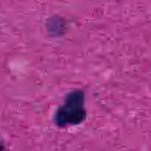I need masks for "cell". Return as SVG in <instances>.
Wrapping results in <instances>:
<instances>
[{
    "instance_id": "obj_1",
    "label": "cell",
    "mask_w": 151,
    "mask_h": 151,
    "mask_svg": "<svg viewBox=\"0 0 151 151\" xmlns=\"http://www.w3.org/2000/svg\"><path fill=\"white\" fill-rule=\"evenodd\" d=\"M87 116L85 108V93L77 89L66 94L64 103L59 106L54 115V122L59 128L78 125Z\"/></svg>"
},
{
    "instance_id": "obj_2",
    "label": "cell",
    "mask_w": 151,
    "mask_h": 151,
    "mask_svg": "<svg viewBox=\"0 0 151 151\" xmlns=\"http://www.w3.org/2000/svg\"><path fill=\"white\" fill-rule=\"evenodd\" d=\"M2 147H3L2 142H1V140H0V150H1V149H2Z\"/></svg>"
}]
</instances>
